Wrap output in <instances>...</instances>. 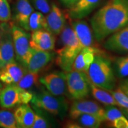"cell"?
I'll return each instance as SVG.
<instances>
[{"instance_id": "6da1fadb", "label": "cell", "mask_w": 128, "mask_h": 128, "mask_svg": "<svg viewBox=\"0 0 128 128\" xmlns=\"http://www.w3.org/2000/svg\"><path fill=\"white\" fill-rule=\"evenodd\" d=\"M94 36L102 42L128 24V0H110L90 19Z\"/></svg>"}, {"instance_id": "7a4b0ae2", "label": "cell", "mask_w": 128, "mask_h": 128, "mask_svg": "<svg viewBox=\"0 0 128 128\" xmlns=\"http://www.w3.org/2000/svg\"><path fill=\"white\" fill-rule=\"evenodd\" d=\"M56 50V64L65 72L71 71L72 64L82 46L71 26L66 24L60 34Z\"/></svg>"}, {"instance_id": "3957f363", "label": "cell", "mask_w": 128, "mask_h": 128, "mask_svg": "<svg viewBox=\"0 0 128 128\" xmlns=\"http://www.w3.org/2000/svg\"><path fill=\"white\" fill-rule=\"evenodd\" d=\"M87 74L91 82L100 88L110 92L116 86V76L112 61L100 52L94 56Z\"/></svg>"}, {"instance_id": "277c9868", "label": "cell", "mask_w": 128, "mask_h": 128, "mask_svg": "<svg viewBox=\"0 0 128 128\" xmlns=\"http://www.w3.org/2000/svg\"><path fill=\"white\" fill-rule=\"evenodd\" d=\"M32 106L64 119L68 110V103L64 96L53 95L46 89L42 88L33 94Z\"/></svg>"}, {"instance_id": "5b68a950", "label": "cell", "mask_w": 128, "mask_h": 128, "mask_svg": "<svg viewBox=\"0 0 128 128\" xmlns=\"http://www.w3.org/2000/svg\"><path fill=\"white\" fill-rule=\"evenodd\" d=\"M66 84L68 95L74 100L86 98L91 92L90 81L84 72L72 70L66 72Z\"/></svg>"}, {"instance_id": "8992f818", "label": "cell", "mask_w": 128, "mask_h": 128, "mask_svg": "<svg viewBox=\"0 0 128 128\" xmlns=\"http://www.w3.org/2000/svg\"><path fill=\"white\" fill-rule=\"evenodd\" d=\"M33 98V93L19 87L17 84L6 85L0 92V106L10 109L23 104H28Z\"/></svg>"}, {"instance_id": "52a82bcc", "label": "cell", "mask_w": 128, "mask_h": 128, "mask_svg": "<svg viewBox=\"0 0 128 128\" xmlns=\"http://www.w3.org/2000/svg\"><path fill=\"white\" fill-rule=\"evenodd\" d=\"M10 26L16 60L26 68L31 49L30 46V34L28 31L14 24H12Z\"/></svg>"}, {"instance_id": "ba28073f", "label": "cell", "mask_w": 128, "mask_h": 128, "mask_svg": "<svg viewBox=\"0 0 128 128\" xmlns=\"http://www.w3.org/2000/svg\"><path fill=\"white\" fill-rule=\"evenodd\" d=\"M16 60L12 28L7 23L0 24V70Z\"/></svg>"}, {"instance_id": "9c48e42d", "label": "cell", "mask_w": 128, "mask_h": 128, "mask_svg": "<svg viewBox=\"0 0 128 128\" xmlns=\"http://www.w3.org/2000/svg\"><path fill=\"white\" fill-rule=\"evenodd\" d=\"M39 82L53 95L65 96L68 94L66 72L55 71L39 78Z\"/></svg>"}, {"instance_id": "30bf717a", "label": "cell", "mask_w": 128, "mask_h": 128, "mask_svg": "<svg viewBox=\"0 0 128 128\" xmlns=\"http://www.w3.org/2000/svg\"><path fill=\"white\" fill-rule=\"evenodd\" d=\"M82 114H93L97 116L103 122L105 121L104 110L98 103L92 100H75L70 106L69 114L72 119L76 120Z\"/></svg>"}, {"instance_id": "8fae6325", "label": "cell", "mask_w": 128, "mask_h": 128, "mask_svg": "<svg viewBox=\"0 0 128 128\" xmlns=\"http://www.w3.org/2000/svg\"><path fill=\"white\" fill-rule=\"evenodd\" d=\"M103 47L111 52L128 54V24L108 37Z\"/></svg>"}, {"instance_id": "7c38bea8", "label": "cell", "mask_w": 128, "mask_h": 128, "mask_svg": "<svg viewBox=\"0 0 128 128\" xmlns=\"http://www.w3.org/2000/svg\"><path fill=\"white\" fill-rule=\"evenodd\" d=\"M56 45V37L50 32L42 29L32 32L30 34V46L38 50L52 51Z\"/></svg>"}, {"instance_id": "4fadbf2b", "label": "cell", "mask_w": 128, "mask_h": 128, "mask_svg": "<svg viewBox=\"0 0 128 128\" xmlns=\"http://www.w3.org/2000/svg\"><path fill=\"white\" fill-rule=\"evenodd\" d=\"M55 56L52 51L35 50L31 48L26 69L28 71L38 72L47 66Z\"/></svg>"}, {"instance_id": "5bb4252c", "label": "cell", "mask_w": 128, "mask_h": 128, "mask_svg": "<svg viewBox=\"0 0 128 128\" xmlns=\"http://www.w3.org/2000/svg\"><path fill=\"white\" fill-rule=\"evenodd\" d=\"M28 71L18 62H10L0 70V81L6 85L16 84Z\"/></svg>"}, {"instance_id": "9a60e30c", "label": "cell", "mask_w": 128, "mask_h": 128, "mask_svg": "<svg viewBox=\"0 0 128 128\" xmlns=\"http://www.w3.org/2000/svg\"><path fill=\"white\" fill-rule=\"evenodd\" d=\"M46 17V30L53 34L59 35L66 24V18L62 10L55 4H52Z\"/></svg>"}, {"instance_id": "2e32d148", "label": "cell", "mask_w": 128, "mask_h": 128, "mask_svg": "<svg viewBox=\"0 0 128 128\" xmlns=\"http://www.w3.org/2000/svg\"><path fill=\"white\" fill-rule=\"evenodd\" d=\"M33 12L34 9L29 0H16L13 17L16 25L28 31V19Z\"/></svg>"}, {"instance_id": "e0dca14e", "label": "cell", "mask_w": 128, "mask_h": 128, "mask_svg": "<svg viewBox=\"0 0 128 128\" xmlns=\"http://www.w3.org/2000/svg\"><path fill=\"white\" fill-rule=\"evenodd\" d=\"M102 0H79L72 7L68 8V15L71 20L85 18L100 4Z\"/></svg>"}, {"instance_id": "ac0fdd59", "label": "cell", "mask_w": 128, "mask_h": 128, "mask_svg": "<svg viewBox=\"0 0 128 128\" xmlns=\"http://www.w3.org/2000/svg\"><path fill=\"white\" fill-rule=\"evenodd\" d=\"M71 27L82 48L94 47V37L87 22L80 20H73Z\"/></svg>"}, {"instance_id": "d6986e66", "label": "cell", "mask_w": 128, "mask_h": 128, "mask_svg": "<svg viewBox=\"0 0 128 128\" xmlns=\"http://www.w3.org/2000/svg\"><path fill=\"white\" fill-rule=\"evenodd\" d=\"M100 52L95 47H85L80 51L72 66V70L82 71L87 74L90 65L93 61L94 56Z\"/></svg>"}, {"instance_id": "ffe728a7", "label": "cell", "mask_w": 128, "mask_h": 128, "mask_svg": "<svg viewBox=\"0 0 128 128\" xmlns=\"http://www.w3.org/2000/svg\"><path fill=\"white\" fill-rule=\"evenodd\" d=\"M17 128H31L34 118V111L28 104L17 106L14 112Z\"/></svg>"}, {"instance_id": "44dd1931", "label": "cell", "mask_w": 128, "mask_h": 128, "mask_svg": "<svg viewBox=\"0 0 128 128\" xmlns=\"http://www.w3.org/2000/svg\"><path fill=\"white\" fill-rule=\"evenodd\" d=\"M91 93L96 100L104 105L118 106L116 100L108 91L100 88L90 81Z\"/></svg>"}, {"instance_id": "7402d4cb", "label": "cell", "mask_w": 128, "mask_h": 128, "mask_svg": "<svg viewBox=\"0 0 128 128\" xmlns=\"http://www.w3.org/2000/svg\"><path fill=\"white\" fill-rule=\"evenodd\" d=\"M112 63L115 76L119 78L128 76V55L115 58Z\"/></svg>"}, {"instance_id": "603a6c76", "label": "cell", "mask_w": 128, "mask_h": 128, "mask_svg": "<svg viewBox=\"0 0 128 128\" xmlns=\"http://www.w3.org/2000/svg\"><path fill=\"white\" fill-rule=\"evenodd\" d=\"M28 31L34 32L42 29L46 30V17L40 12H33L28 19Z\"/></svg>"}, {"instance_id": "cb8c5ba5", "label": "cell", "mask_w": 128, "mask_h": 128, "mask_svg": "<svg viewBox=\"0 0 128 128\" xmlns=\"http://www.w3.org/2000/svg\"><path fill=\"white\" fill-rule=\"evenodd\" d=\"M76 120H77V122L81 127L88 128H98L103 122L97 116L90 114L80 115Z\"/></svg>"}, {"instance_id": "d4e9b609", "label": "cell", "mask_w": 128, "mask_h": 128, "mask_svg": "<svg viewBox=\"0 0 128 128\" xmlns=\"http://www.w3.org/2000/svg\"><path fill=\"white\" fill-rule=\"evenodd\" d=\"M39 81V73L28 71L16 84L22 88L28 90L38 84Z\"/></svg>"}, {"instance_id": "484cf974", "label": "cell", "mask_w": 128, "mask_h": 128, "mask_svg": "<svg viewBox=\"0 0 128 128\" xmlns=\"http://www.w3.org/2000/svg\"><path fill=\"white\" fill-rule=\"evenodd\" d=\"M0 127L3 128H16L17 124L14 113L8 110H0Z\"/></svg>"}, {"instance_id": "4316f807", "label": "cell", "mask_w": 128, "mask_h": 128, "mask_svg": "<svg viewBox=\"0 0 128 128\" xmlns=\"http://www.w3.org/2000/svg\"><path fill=\"white\" fill-rule=\"evenodd\" d=\"M34 110V118L32 128H47L50 127V121L43 112V110L33 106Z\"/></svg>"}, {"instance_id": "83f0119b", "label": "cell", "mask_w": 128, "mask_h": 128, "mask_svg": "<svg viewBox=\"0 0 128 128\" xmlns=\"http://www.w3.org/2000/svg\"><path fill=\"white\" fill-rule=\"evenodd\" d=\"M104 110L105 121L108 122L110 124L117 118L124 115L121 110H119L114 105H105Z\"/></svg>"}, {"instance_id": "f1b7e54d", "label": "cell", "mask_w": 128, "mask_h": 128, "mask_svg": "<svg viewBox=\"0 0 128 128\" xmlns=\"http://www.w3.org/2000/svg\"><path fill=\"white\" fill-rule=\"evenodd\" d=\"M113 98L116 100L118 106H119L121 108H128V97L126 94H124L118 88L116 90L109 92Z\"/></svg>"}, {"instance_id": "f546056e", "label": "cell", "mask_w": 128, "mask_h": 128, "mask_svg": "<svg viewBox=\"0 0 128 128\" xmlns=\"http://www.w3.org/2000/svg\"><path fill=\"white\" fill-rule=\"evenodd\" d=\"M12 17V12L7 0H0V22L7 23Z\"/></svg>"}, {"instance_id": "4dcf8cb0", "label": "cell", "mask_w": 128, "mask_h": 128, "mask_svg": "<svg viewBox=\"0 0 128 128\" xmlns=\"http://www.w3.org/2000/svg\"><path fill=\"white\" fill-rule=\"evenodd\" d=\"M31 4L42 13L47 14L50 11V6L48 4L47 0H29Z\"/></svg>"}, {"instance_id": "1f68e13d", "label": "cell", "mask_w": 128, "mask_h": 128, "mask_svg": "<svg viewBox=\"0 0 128 128\" xmlns=\"http://www.w3.org/2000/svg\"><path fill=\"white\" fill-rule=\"evenodd\" d=\"M110 125L116 128H128V119L123 115L115 119Z\"/></svg>"}, {"instance_id": "d6a6232c", "label": "cell", "mask_w": 128, "mask_h": 128, "mask_svg": "<svg viewBox=\"0 0 128 128\" xmlns=\"http://www.w3.org/2000/svg\"><path fill=\"white\" fill-rule=\"evenodd\" d=\"M118 88L128 97V76L124 78L120 81L118 85Z\"/></svg>"}, {"instance_id": "836d02e7", "label": "cell", "mask_w": 128, "mask_h": 128, "mask_svg": "<svg viewBox=\"0 0 128 128\" xmlns=\"http://www.w3.org/2000/svg\"><path fill=\"white\" fill-rule=\"evenodd\" d=\"M60 1L65 7L70 8L73 6H74L79 0H60Z\"/></svg>"}, {"instance_id": "e575fe53", "label": "cell", "mask_w": 128, "mask_h": 128, "mask_svg": "<svg viewBox=\"0 0 128 128\" xmlns=\"http://www.w3.org/2000/svg\"><path fill=\"white\" fill-rule=\"evenodd\" d=\"M66 126V128H82L79 124H76V123H74V122H70V123H68V124L67 123Z\"/></svg>"}, {"instance_id": "d590c367", "label": "cell", "mask_w": 128, "mask_h": 128, "mask_svg": "<svg viewBox=\"0 0 128 128\" xmlns=\"http://www.w3.org/2000/svg\"><path fill=\"white\" fill-rule=\"evenodd\" d=\"M121 111L123 113V114L126 118L128 119V108H121Z\"/></svg>"}, {"instance_id": "8d00e7d4", "label": "cell", "mask_w": 128, "mask_h": 128, "mask_svg": "<svg viewBox=\"0 0 128 128\" xmlns=\"http://www.w3.org/2000/svg\"><path fill=\"white\" fill-rule=\"evenodd\" d=\"M2 88V82H1V81H0V92H1Z\"/></svg>"}]
</instances>
